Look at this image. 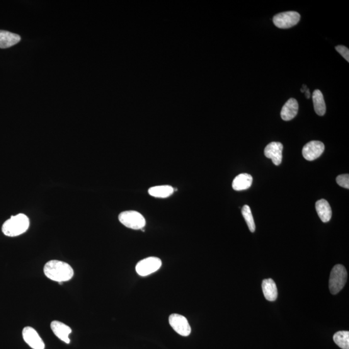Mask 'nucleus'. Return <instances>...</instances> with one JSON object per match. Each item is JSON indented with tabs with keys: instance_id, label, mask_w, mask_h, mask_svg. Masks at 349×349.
<instances>
[{
	"instance_id": "f257e3e1",
	"label": "nucleus",
	"mask_w": 349,
	"mask_h": 349,
	"mask_svg": "<svg viewBox=\"0 0 349 349\" xmlns=\"http://www.w3.org/2000/svg\"><path fill=\"white\" fill-rule=\"evenodd\" d=\"M43 272L49 280L61 284L64 281L71 280L74 276L73 269L69 264L58 260L48 261L43 268Z\"/></svg>"
},
{
	"instance_id": "f03ea898",
	"label": "nucleus",
	"mask_w": 349,
	"mask_h": 349,
	"mask_svg": "<svg viewBox=\"0 0 349 349\" xmlns=\"http://www.w3.org/2000/svg\"><path fill=\"white\" fill-rule=\"evenodd\" d=\"M30 221L27 215L23 213L12 216L7 220L2 226V232L7 236H20L28 230Z\"/></svg>"
},
{
	"instance_id": "7ed1b4c3",
	"label": "nucleus",
	"mask_w": 349,
	"mask_h": 349,
	"mask_svg": "<svg viewBox=\"0 0 349 349\" xmlns=\"http://www.w3.org/2000/svg\"><path fill=\"white\" fill-rule=\"evenodd\" d=\"M347 280V271L345 266L336 265L334 266L329 279V290L332 294L336 295L343 289Z\"/></svg>"
},
{
	"instance_id": "20e7f679",
	"label": "nucleus",
	"mask_w": 349,
	"mask_h": 349,
	"mask_svg": "<svg viewBox=\"0 0 349 349\" xmlns=\"http://www.w3.org/2000/svg\"><path fill=\"white\" fill-rule=\"evenodd\" d=\"M118 219L126 227L133 230L142 229L145 225V218L137 211H125L120 213Z\"/></svg>"
},
{
	"instance_id": "39448f33",
	"label": "nucleus",
	"mask_w": 349,
	"mask_h": 349,
	"mask_svg": "<svg viewBox=\"0 0 349 349\" xmlns=\"http://www.w3.org/2000/svg\"><path fill=\"white\" fill-rule=\"evenodd\" d=\"M162 261L156 257H149L139 262L136 265V271L140 276H147L159 270Z\"/></svg>"
},
{
	"instance_id": "423d86ee",
	"label": "nucleus",
	"mask_w": 349,
	"mask_h": 349,
	"mask_svg": "<svg viewBox=\"0 0 349 349\" xmlns=\"http://www.w3.org/2000/svg\"><path fill=\"white\" fill-rule=\"evenodd\" d=\"M300 14L295 11L284 12L273 17V23L280 29H288L297 25L300 20Z\"/></svg>"
},
{
	"instance_id": "0eeeda50",
	"label": "nucleus",
	"mask_w": 349,
	"mask_h": 349,
	"mask_svg": "<svg viewBox=\"0 0 349 349\" xmlns=\"http://www.w3.org/2000/svg\"><path fill=\"white\" fill-rule=\"evenodd\" d=\"M169 323L177 333L182 336H188L191 329L187 319L182 315L173 314L169 317Z\"/></svg>"
},
{
	"instance_id": "6e6552de",
	"label": "nucleus",
	"mask_w": 349,
	"mask_h": 349,
	"mask_svg": "<svg viewBox=\"0 0 349 349\" xmlns=\"http://www.w3.org/2000/svg\"><path fill=\"white\" fill-rule=\"evenodd\" d=\"M22 336L26 343L33 349H45V343L37 332L31 327L23 329Z\"/></svg>"
},
{
	"instance_id": "1a4fd4ad",
	"label": "nucleus",
	"mask_w": 349,
	"mask_h": 349,
	"mask_svg": "<svg viewBox=\"0 0 349 349\" xmlns=\"http://www.w3.org/2000/svg\"><path fill=\"white\" fill-rule=\"evenodd\" d=\"M325 150V145L320 141L308 142L303 148V156L307 161H312L318 158Z\"/></svg>"
},
{
	"instance_id": "9d476101",
	"label": "nucleus",
	"mask_w": 349,
	"mask_h": 349,
	"mask_svg": "<svg viewBox=\"0 0 349 349\" xmlns=\"http://www.w3.org/2000/svg\"><path fill=\"white\" fill-rule=\"evenodd\" d=\"M283 145L281 142H272L266 145L265 155L268 159H271L276 166H279L282 162Z\"/></svg>"
},
{
	"instance_id": "9b49d317",
	"label": "nucleus",
	"mask_w": 349,
	"mask_h": 349,
	"mask_svg": "<svg viewBox=\"0 0 349 349\" xmlns=\"http://www.w3.org/2000/svg\"><path fill=\"white\" fill-rule=\"evenodd\" d=\"M51 328L58 338L67 344L70 343L69 335L72 333V330L69 326L60 321H53L51 323Z\"/></svg>"
},
{
	"instance_id": "f8f14e48",
	"label": "nucleus",
	"mask_w": 349,
	"mask_h": 349,
	"mask_svg": "<svg viewBox=\"0 0 349 349\" xmlns=\"http://www.w3.org/2000/svg\"><path fill=\"white\" fill-rule=\"evenodd\" d=\"M297 101L294 98H290L283 106L281 110V116L283 120L289 121L297 115L298 112Z\"/></svg>"
},
{
	"instance_id": "ddd939ff",
	"label": "nucleus",
	"mask_w": 349,
	"mask_h": 349,
	"mask_svg": "<svg viewBox=\"0 0 349 349\" xmlns=\"http://www.w3.org/2000/svg\"><path fill=\"white\" fill-rule=\"evenodd\" d=\"M262 289L266 300L275 302L278 298V288L275 281L271 279H266L262 283Z\"/></svg>"
},
{
	"instance_id": "4468645a",
	"label": "nucleus",
	"mask_w": 349,
	"mask_h": 349,
	"mask_svg": "<svg viewBox=\"0 0 349 349\" xmlns=\"http://www.w3.org/2000/svg\"><path fill=\"white\" fill-rule=\"evenodd\" d=\"M21 40L18 35L9 31L0 30V48H7L17 44Z\"/></svg>"
},
{
	"instance_id": "2eb2a0df",
	"label": "nucleus",
	"mask_w": 349,
	"mask_h": 349,
	"mask_svg": "<svg viewBox=\"0 0 349 349\" xmlns=\"http://www.w3.org/2000/svg\"><path fill=\"white\" fill-rule=\"evenodd\" d=\"M253 178L248 173H241L234 179L232 188L236 191L245 190L251 187Z\"/></svg>"
},
{
	"instance_id": "dca6fc26",
	"label": "nucleus",
	"mask_w": 349,
	"mask_h": 349,
	"mask_svg": "<svg viewBox=\"0 0 349 349\" xmlns=\"http://www.w3.org/2000/svg\"><path fill=\"white\" fill-rule=\"evenodd\" d=\"M316 209L320 219L322 222H327L332 217V210L331 206L326 200H321L317 201Z\"/></svg>"
},
{
	"instance_id": "f3484780",
	"label": "nucleus",
	"mask_w": 349,
	"mask_h": 349,
	"mask_svg": "<svg viewBox=\"0 0 349 349\" xmlns=\"http://www.w3.org/2000/svg\"><path fill=\"white\" fill-rule=\"evenodd\" d=\"M174 189L171 186L163 185L154 186L150 188L148 193L152 197L156 198H167L174 192Z\"/></svg>"
},
{
	"instance_id": "a211bd4d",
	"label": "nucleus",
	"mask_w": 349,
	"mask_h": 349,
	"mask_svg": "<svg viewBox=\"0 0 349 349\" xmlns=\"http://www.w3.org/2000/svg\"><path fill=\"white\" fill-rule=\"evenodd\" d=\"M312 100H313L314 110L317 115H324L326 112V105L321 91L317 89L314 91L312 94Z\"/></svg>"
},
{
	"instance_id": "6ab92c4d",
	"label": "nucleus",
	"mask_w": 349,
	"mask_h": 349,
	"mask_svg": "<svg viewBox=\"0 0 349 349\" xmlns=\"http://www.w3.org/2000/svg\"><path fill=\"white\" fill-rule=\"evenodd\" d=\"M333 340L337 345L342 349H349V332L338 331L334 334Z\"/></svg>"
},
{
	"instance_id": "aec40b11",
	"label": "nucleus",
	"mask_w": 349,
	"mask_h": 349,
	"mask_svg": "<svg viewBox=\"0 0 349 349\" xmlns=\"http://www.w3.org/2000/svg\"><path fill=\"white\" fill-rule=\"evenodd\" d=\"M242 216L245 219L247 225H248L250 231L254 232L256 230L255 222H254L253 215L251 212V208L248 205H244L242 208Z\"/></svg>"
},
{
	"instance_id": "412c9836",
	"label": "nucleus",
	"mask_w": 349,
	"mask_h": 349,
	"mask_svg": "<svg viewBox=\"0 0 349 349\" xmlns=\"http://www.w3.org/2000/svg\"><path fill=\"white\" fill-rule=\"evenodd\" d=\"M337 183L341 187L346 189L349 188V176L348 174H340L337 177Z\"/></svg>"
},
{
	"instance_id": "4be33fe9",
	"label": "nucleus",
	"mask_w": 349,
	"mask_h": 349,
	"mask_svg": "<svg viewBox=\"0 0 349 349\" xmlns=\"http://www.w3.org/2000/svg\"><path fill=\"white\" fill-rule=\"evenodd\" d=\"M336 50L345 59L349 62V50L345 46L338 45L336 47Z\"/></svg>"
},
{
	"instance_id": "5701e85b",
	"label": "nucleus",
	"mask_w": 349,
	"mask_h": 349,
	"mask_svg": "<svg viewBox=\"0 0 349 349\" xmlns=\"http://www.w3.org/2000/svg\"><path fill=\"white\" fill-rule=\"evenodd\" d=\"M305 93H306V96L307 98H309L310 97V92L309 89H307V91H305Z\"/></svg>"
}]
</instances>
